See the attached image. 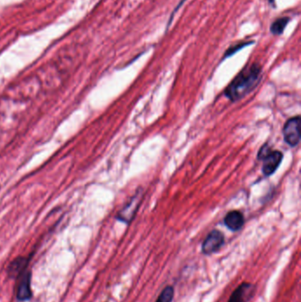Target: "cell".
<instances>
[{
  "label": "cell",
  "mask_w": 301,
  "mask_h": 302,
  "mask_svg": "<svg viewBox=\"0 0 301 302\" xmlns=\"http://www.w3.org/2000/svg\"><path fill=\"white\" fill-rule=\"evenodd\" d=\"M284 158L282 152L279 150H271L269 145L264 144L261 148L257 158L263 162V172L265 176H270L275 174Z\"/></svg>",
  "instance_id": "7a4b0ae2"
},
{
  "label": "cell",
  "mask_w": 301,
  "mask_h": 302,
  "mask_svg": "<svg viewBox=\"0 0 301 302\" xmlns=\"http://www.w3.org/2000/svg\"><path fill=\"white\" fill-rule=\"evenodd\" d=\"M224 245V234L218 230H213L202 243V253L204 255H211L220 250Z\"/></svg>",
  "instance_id": "5b68a950"
},
{
  "label": "cell",
  "mask_w": 301,
  "mask_h": 302,
  "mask_svg": "<svg viewBox=\"0 0 301 302\" xmlns=\"http://www.w3.org/2000/svg\"><path fill=\"white\" fill-rule=\"evenodd\" d=\"M28 264V260L25 258H18L14 262L12 263L9 267V275L11 276H14L23 270V268L26 266Z\"/></svg>",
  "instance_id": "30bf717a"
},
{
  "label": "cell",
  "mask_w": 301,
  "mask_h": 302,
  "mask_svg": "<svg viewBox=\"0 0 301 302\" xmlns=\"http://www.w3.org/2000/svg\"><path fill=\"white\" fill-rule=\"evenodd\" d=\"M252 42H242V44H238V45H234L232 47H230L229 50H228L226 53H225V58H227V57H230L231 55L235 54L238 51H240L241 49L244 48V47H246V46H248V45H251Z\"/></svg>",
  "instance_id": "7c38bea8"
},
{
  "label": "cell",
  "mask_w": 301,
  "mask_h": 302,
  "mask_svg": "<svg viewBox=\"0 0 301 302\" xmlns=\"http://www.w3.org/2000/svg\"><path fill=\"white\" fill-rule=\"evenodd\" d=\"M224 223L228 229L232 231H240L244 226L245 219L241 211L232 210L227 213L224 219Z\"/></svg>",
  "instance_id": "52a82bcc"
},
{
  "label": "cell",
  "mask_w": 301,
  "mask_h": 302,
  "mask_svg": "<svg viewBox=\"0 0 301 302\" xmlns=\"http://www.w3.org/2000/svg\"><path fill=\"white\" fill-rule=\"evenodd\" d=\"M274 1H275V0H269V2H270V3H274Z\"/></svg>",
  "instance_id": "4fadbf2b"
},
{
  "label": "cell",
  "mask_w": 301,
  "mask_h": 302,
  "mask_svg": "<svg viewBox=\"0 0 301 302\" xmlns=\"http://www.w3.org/2000/svg\"><path fill=\"white\" fill-rule=\"evenodd\" d=\"M174 298V288L173 286H167L161 292L156 302H173Z\"/></svg>",
  "instance_id": "8fae6325"
},
{
  "label": "cell",
  "mask_w": 301,
  "mask_h": 302,
  "mask_svg": "<svg viewBox=\"0 0 301 302\" xmlns=\"http://www.w3.org/2000/svg\"><path fill=\"white\" fill-rule=\"evenodd\" d=\"M255 293V286L252 283L243 282L234 290L228 302H250Z\"/></svg>",
  "instance_id": "8992f818"
},
{
  "label": "cell",
  "mask_w": 301,
  "mask_h": 302,
  "mask_svg": "<svg viewBox=\"0 0 301 302\" xmlns=\"http://www.w3.org/2000/svg\"><path fill=\"white\" fill-rule=\"evenodd\" d=\"M142 197H143L142 189H138L137 193L132 197L130 202L119 211L117 215V219L121 222L130 224L133 221V219H135L139 207L142 202Z\"/></svg>",
  "instance_id": "277c9868"
},
{
  "label": "cell",
  "mask_w": 301,
  "mask_h": 302,
  "mask_svg": "<svg viewBox=\"0 0 301 302\" xmlns=\"http://www.w3.org/2000/svg\"><path fill=\"white\" fill-rule=\"evenodd\" d=\"M300 117L296 116L288 119L284 126L283 134L285 142L291 146L296 147L300 142Z\"/></svg>",
  "instance_id": "3957f363"
},
{
  "label": "cell",
  "mask_w": 301,
  "mask_h": 302,
  "mask_svg": "<svg viewBox=\"0 0 301 302\" xmlns=\"http://www.w3.org/2000/svg\"><path fill=\"white\" fill-rule=\"evenodd\" d=\"M290 19L288 17H282L275 19L270 26V32L272 33L273 35H282Z\"/></svg>",
  "instance_id": "9c48e42d"
},
{
  "label": "cell",
  "mask_w": 301,
  "mask_h": 302,
  "mask_svg": "<svg viewBox=\"0 0 301 302\" xmlns=\"http://www.w3.org/2000/svg\"><path fill=\"white\" fill-rule=\"evenodd\" d=\"M263 70L259 64H253L244 68L234 78L224 91L225 97L231 102H236L251 93L262 79Z\"/></svg>",
  "instance_id": "6da1fadb"
},
{
  "label": "cell",
  "mask_w": 301,
  "mask_h": 302,
  "mask_svg": "<svg viewBox=\"0 0 301 302\" xmlns=\"http://www.w3.org/2000/svg\"><path fill=\"white\" fill-rule=\"evenodd\" d=\"M31 297V288H30V274H26L23 276L19 283L17 298L19 300H28Z\"/></svg>",
  "instance_id": "ba28073f"
}]
</instances>
